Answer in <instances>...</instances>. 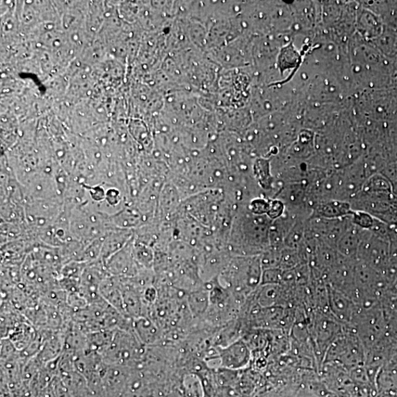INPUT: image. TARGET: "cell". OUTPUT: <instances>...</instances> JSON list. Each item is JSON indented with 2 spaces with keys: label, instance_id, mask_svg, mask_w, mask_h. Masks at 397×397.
<instances>
[{
  "label": "cell",
  "instance_id": "1",
  "mask_svg": "<svg viewBox=\"0 0 397 397\" xmlns=\"http://www.w3.org/2000/svg\"><path fill=\"white\" fill-rule=\"evenodd\" d=\"M143 347L145 345L139 341L133 331L116 330L110 347L102 359L108 365L132 368L144 355Z\"/></svg>",
  "mask_w": 397,
  "mask_h": 397
},
{
  "label": "cell",
  "instance_id": "2",
  "mask_svg": "<svg viewBox=\"0 0 397 397\" xmlns=\"http://www.w3.org/2000/svg\"><path fill=\"white\" fill-rule=\"evenodd\" d=\"M129 244L130 242L121 250L113 254L104 264L111 276L130 277L136 274L133 252H131Z\"/></svg>",
  "mask_w": 397,
  "mask_h": 397
},
{
  "label": "cell",
  "instance_id": "3",
  "mask_svg": "<svg viewBox=\"0 0 397 397\" xmlns=\"http://www.w3.org/2000/svg\"><path fill=\"white\" fill-rule=\"evenodd\" d=\"M220 357L222 367L229 370H237L248 364L250 352L244 341H237L222 349Z\"/></svg>",
  "mask_w": 397,
  "mask_h": 397
},
{
  "label": "cell",
  "instance_id": "4",
  "mask_svg": "<svg viewBox=\"0 0 397 397\" xmlns=\"http://www.w3.org/2000/svg\"><path fill=\"white\" fill-rule=\"evenodd\" d=\"M130 237L127 229L111 226L104 237L101 261L105 264L113 254L124 248L130 242Z\"/></svg>",
  "mask_w": 397,
  "mask_h": 397
},
{
  "label": "cell",
  "instance_id": "5",
  "mask_svg": "<svg viewBox=\"0 0 397 397\" xmlns=\"http://www.w3.org/2000/svg\"><path fill=\"white\" fill-rule=\"evenodd\" d=\"M353 213V211L350 202L334 200L316 204L313 208L311 217L334 220L350 216Z\"/></svg>",
  "mask_w": 397,
  "mask_h": 397
},
{
  "label": "cell",
  "instance_id": "6",
  "mask_svg": "<svg viewBox=\"0 0 397 397\" xmlns=\"http://www.w3.org/2000/svg\"><path fill=\"white\" fill-rule=\"evenodd\" d=\"M99 293L102 299L112 306L113 309L126 316L119 277L108 276L102 282Z\"/></svg>",
  "mask_w": 397,
  "mask_h": 397
},
{
  "label": "cell",
  "instance_id": "7",
  "mask_svg": "<svg viewBox=\"0 0 397 397\" xmlns=\"http://www.w3.org/2000/svg\"><path fill=\"white\" fill-rule=\"evenodd\" d=\"M133 330L139 341L145 346L155 344L162 338L157 325L146 316L133 319Z\"/></svg>",
  "mask_w": 397,
  "mask_h": 397
},
{
  "label": "cell",
  "instance_id": "8",
  "mask_svg": "<svg viewBox=\"0 0 397 397\" xmlns=\"http://www.w3.org/2000/svg\"><path fill=\"white\" fill-rule=\"evenodd\" d=\"M365 232L366 229L358 227L352 222L339 241L337 249L346 257L357 254Z\"/></svg>",
  "mask_w": 397,
  "mask_h": 397
},
{
  "label": "cell",
  "instance_id": "9",
  "mask_svg": "<svg viewBox=\"0 0 397 397\" xmlns=\"http://www.w3.org/2000/svg\"><path fill=\"white\" fill-rule=\"evenodd\" d=\"M37 335L35 330L30 323L22 322L13 329L8 339L19 352L29 347L35 341Z\"/></svg>",
  "mask_w": 397,
  "mask_h": 397
},
{
  "label": "cell",
  "instance_id": "10",
  "mask_svg": "<svg viewBox=\"0 0 397 397\" xmlns=\"http://www.w3.org/2000/svg\"><path fill=\"white\" fill-rule=\"evenodd\" d=\"M300 59L298 51L289 45L283 51L279 58V67L281 70L291 69L296 66Z\"/></svg>",
  "mask_w": 397,
  "mask_h": 397
},
{
  "label": "cell",
  "instance_id": "11",
  "mask_svg": "<svg viewBox=\"0 0 397 397\" xmlns=\"http://www.w3.org/2000/svg\"><path fill=\"white\" fill-rule=\"evenodd\" d=\"M351 219L355 225L366 230H370L375 221L373 216L362 211H353Z\"/></svg>",
  "mask_w": 397,
  "mask_h": 397
},
{
  "label": "cell",
  "instance_id": "12",
  "mask_svg": "<svg viewBox=\"0 0 397 397\" xmlns=\"http://www.w3.org/2000/svg\"><path fill=\"white\" fill-rule=\"evenodd\" d=\"M191 310L196 314H201L206 310L208 304L207 300L204 297H195L190 300Z\"/></svg>",
  "mask_w": 397,
  "mask_h": 397
},
{
  "label": "cell",
  "instance_id": "13",
  "mask_svg": "<svg viewBox=\"0 0 397 397\" xmlns=\"http://www.w3.org/2000/svg\"><path fill=\"white\" fill-rule=\"evenodd\" d=\"M278 276L279 274L276 271H267L264 276V280L272 283L277 280Z\"/></svg>",
  "mask_w": 397,
  "mask_h": 397
}]
</instances>
